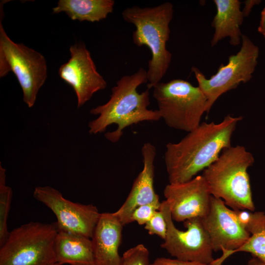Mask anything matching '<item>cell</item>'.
<instances>
[{
  "label": "cell",
  "mask_w": 265,
  "mask_h": 265,
  "mask_svg": "<svg viewBox=\"0 0 265 265\" xmlns=\"http://www.w3.org/2000/svg\"><path fill=\"white\" fill-rule=\"evenodd\" d=\"M54 265H60L59 263H56L55 264H54Z\"/></svg>",
  "instance_id": "83f0119b"
},
{
  "label": "cell",
  "mask_w": 265,
  "mask_h": 265,
  "mask_svg": "<svg viewBox=\"0 0 265 265\" xmlns=\"http://www.w3.org/2000/svg\"><path fill=\"white\" fill-rule=\"evenodd\" d=\"M259 0H246L244 2L245 6L242 11L244 17L248 16L253 6L260 2Z\"/></svg>",
  "instance_id": "d4e9b609"
},
{
  "label": "cell",
  "mask_w": 265,
  "mask_h": 265,
  "mask_svg": "<svg viewBox=\"0 0 265 265\" xmlns=\"http://www.w3.org/2000/svg\"><path fill=\"white\" fill-rule=\"evenodd\" d=\"M70 58L58 70L60 78L74 89L79 108L93 95L105 89L107 83L97 71L90 52L81 42L72 45Z\"/></svg>",
  "instance_id": "8fae6325"
},
{
  "label": "cell",
  "mask_w": 265,
  "mask_h": 265,
  "mask_svg": "<svg viewBox=\"0 0 265 265\" xmlns=\"http://www.w3.org/2000/svg\"><path fill=\"white\" fill-rule=\"evenodd\" d=\"M159 210L163 212L167 224L166 236L161 247L176 259L210 265L214 260L213 250L202 218L185 221L186 230L181 231L175 227L165 200L161 202Z\"/></svg>",
  "instance_id": "9c48e42d"
},
{
  "label": "cell",
  "mask_w": 265,
  "mask_h": 265,
  "mask_svg": "<svg viewBox=\"0 0 265 265\" xmlns=\"http://www.w3.org/2000/svg\"><path fill=\"white\" fill-rule=\"evenodd\" d=\"M149 252L143 244L126 251L121 256L120 265H150Z\"/></svg>",
  "instance_id": "44dd1931"
},
{
  "label": "cell",
  "mask_w": 265,
  "mask_h": 265,
  "mask_svg": "<svg viewBox=\"0 0 265 265\" xmlns=\"http://www.w3.org/2000/svg\"><path fill=\"white\" fill-rule=\"evenodd\" d=\"M143 168L135 179L131 190L120 208L113 212L123 226L131 223V217L137 207L160 202L154 188L155 147L150 142L145 143L142 148Z\"/></svg>",
  "instance_id": "5bb4252c"
},
{
  "label": "cell",
  "mask_w": 265,
  "mask_h": 265,
  "mask_svg": "<svg viewBox=\"0 0 265 265\" xmlns=\"http://www.w3.org/2000/svg\"><path fill=\"white\" fill-rule=\"evenodd\" d=\"M55 222H30L9 232L0 246V265H54L57 263Z\"/></svg>",
  "instance_id": "5b68a950"
},
{
  "label": "cell",
  "mask_w": 265,
  "mask_h": 265,
  "mask_svg": "<svg viewBox=\"0 0 265 265\" xmlns=\"http://www.w3.org/2000/svg\"><path fill=\"white\" fill-rule=\"evenodd\" d=\"M124 226L113 212H103L91 241L96 265H120L118 249Z\"/></svg>",
  "instance_id": "9a60e30c"
},
{
  "label": "cell",
  "mask_w": 265,
  "mask_h": 265,
  "mask_svg": "<svg viewBox=\"0 0 265 265\" xmlns=\"http://www.w3.org/2000/svg\"><path fill=\"white\" fill-rule=\"evenodd\" d=\"M161 118L171 128L189 132L201 124L207 99L198 86L181 79L159 82L153 87Z\"/></svg>",
  "instance_id": "8992f818"
},
{
  "label": "cell",
  "mask_w": 265,
  "mask_h": 265,
  "mask_svg": "<svg viewBox=\"0 0 265 265\" xmlns=\"http://www.w3.org/2000/svg\"><path fill=\"white\" fill-rule=\"evenodd\" d=\"M258 31L264 36L265 39V7L261 13V20L258 27Z\"/></svg>",
  "instance_id": "484cf974"
},
{
  "label": "cell",
  "mask_w": 265,
  "mask_h": 265,
  "mask_svg": "<svg viewBox=\"0 0 265 265\" xmlns=\"http://www.w3.org/2000/svg\"><path fill=\"white\" fill-rule=\"evenodd\" d=\"M173 12V6L170 2L154 7L133 6L122 12L124 20L135 27L132 35L134 44L138 47L145 46L151 51L152 56L147 71L148 89L160 82L171 61L172 54L166 45L170 37L169 24Z\"/></svg>",
  "instance_id": "3957f363"
},
{
  "label": "cell",
  "mask_w": 265,
  "mask_h": 265,
  "mask_svg": "<svg viewBox=\"0 0 265 265\" xmlns=\"http://www.w3.org/2000/svg\"><path fill=\"white\" fill-rule=\"evenodd\" d=\"M160 202L150 203L137 207L133 212L131 217V222L136 221L139 225H145L159 210Z\"/></svg>",
  "instance_id": "603a6c76"
},
{
  "label": "cell",
  "mask_w": 265,
  "mask_h": 265,
  "mask_svg": "<svg viewBox=\"0 0 265 265\" xmlns=\"http://www.w3.org/2000/svg\"><path fill=\"white\" fill-rule=\"evenodd\" d=\"M150 265H208L197 262L187 261L165 257L156 259Z\"/></svg>",
  "instance_id": "cb8c5ba5"
},
{
  "label": "cell",
  "mask_w": 265,
  "mask_h": 265,
  "mask_svg": "<svg viewBox=\"0 0 265 265\" xmlns=\"http://www.w3.org/2000/svg\"><path fill=\"white\" fill-rule=\"evenodd\" d=\"M33 195L54 213L58 231L91 238L101 213L95 206L72 202L50 186L36 187Z\"/></svg>",
  "instance_id": "30bf717a"
},
{
  "label": "cell",
  "mask_w": 265,
  "mask_h": 265,
  "mask_svg": "<svg viewBox=\"0 0 265 265\" xmlns=\"http://www.w3.org/2000/svg\"><path fill=\"white\" fill-rule=\"evenodd\" d=\"M5 169L0 164V246L9 234L7 228V218L12 197L11 188L6 184Z\"/></svg>",
  "instance_id": "ffe728a7"
},
{
  "label": "cell",
  "mask_w": 265,
  "mask_h": 265,
  "mask_svg": "<svg viewBox=\"0 0 265 265\" xmlns=\"http://www.w3.org/2000/svg\"><path fill=\"white\" fill-rule=\"evenodd\" d=\"M147 82V71L143 68L132 75L122 77L111 88L109 100L90 110L91 114L98 116L88 123L89 133H102L109 126L116 124V130L105 134L108 140L114 143L119 141L127 127L161 119L158 109L148 108L150 104V89L140 93L137 91L140 85Z\"/></svg>",
  "instance_id": "7a4b0ae2"
},
{
  "label": "cell",
  "mask_w": 265,
  "mask_h": 265,
  "mask_svg": "<svg viewBox=\"0 0 265 265\" xmlns=\"http://www.w3.org/2000/svg\"><path fill=\"white\" fill-rule=\"evenodd\" d=\"M245 228L250 234L246 241L233 251H222L220 257L214 259L210 265H222L225 260L234 253L246 252L265 262V212H250Z\"/></svg>",
  "instance_id": "d6986e66"
},
{
  "label": "cell",
  "mask_w": 265,
  "mask_h": 265,
  "mask_svg": "<svg viewBox=\"0 0 265 265\" xmlns=\"http://www.w3.org/2000/svg\"><path fill=\"white\" fill-rule=\"evenodd\" d=\"M213 251H233L242 246L250 234L239 221L236 210L212 195L209 211L202 218Z\"/></svg>",
  "instance_id": "7c38bea8"
},
{
  "label": "cell",
  "mask_w": 265,
  "mask_h": 265,
  "mask_svg": "<svg viewBox=\"0 0 265 265\" xmlns=\"http://www.w3.org/2000/svg\"><path fill=\"white\" fill-rule=\"evenodd\" d=\"M246 265H265V262L253 257L248 261Z\"/></svg>",
  "instance_id": "4316f807"
},
{
  "label": "cell",
  "mask_w": 265,
  "mask_h": 265,
  "mask_svg": "<svg viewBox=\"0 0 265 265\" xmlns=\"http://www.w3.org/2000/svg\"><path fill=\"white\" fill-rule=\"evenodd\" d=\"M55 254L60 265H96L91 239L83 236L58 231Z\"/></svg>",
  "instance_id": "e0dca14e"
},
{
  "label": "cell",
  "mask_w": 265,
  "mask_h": 265,
  "mask_svg": "<svg viewBox=\"0 0 265 265\" xmlns=\"http://www.w3.org/2000/svg\"><path fill=\"white\" fill-rule=\"evenodd\" d=\"M145 229L150 235H156L163 240L167 233V224L163 212L157 211L151 219L145 224Z\"/></svg>",
  "instance_id": "7402d4cb"
},
{
  "label": "cell",
  "mask_w": 265,
  "mask_h": 265,
  "mask_svg": "<svg viewBox=\"0 0 265 265\" xmlns=\"http://www.w3.org/2000/svg\"><path fill=\"white\" fill-rule=\"evenodd\" d=\"M259 53L258 47L247 36L242 34L239 52L230 56L227 64H221L216 73L210 79H207L196 67H192L198 86L207 100V114L221 95L235 89L240 83L250 80L257 64Z\"/></svg>",
  "instance_id": "ba28073f"
},
{
  "label": "cell",
  "mask_w": 265,
  "mask_h": 265,
  "mask_svg": "<svg viewBox=\"0 0 265 265\" xmlns=\"http://www.w3.org/2000/svg\"><path fill=\"white\" fill-rule=\"evenodd\" d=\"M242 116H226L218 123L203 122L177 143L166 145L164 161L170 184L187 182L231 146V138Z\"/></svg>",
  "instance_id": "6da1fadb"
},
{
  "label": "cell",
  "mask_w": 265,
  "mask_h": 265,
  "mask_svg": "<svg viewBox=\"0 0 265 265\" xmlns=\"http://www.w3.org/2000/svg\"><path fill=\"white\" fill-rule=\"evenodd\" d=\"M163 195L173 220L185 221L208 213L212 195L207 183L201 175L184 183L167 185Z\"/></svg>",
  "instance_id": "4fadbf2b"
},
{
  "label": "cell",
  "mask_w": 265,
  "mask_h": 265,
  "mask_svg": "<svg viewBox=\"0 0 265 265\" xmlns=\"http://www.w3.org/2000/svg\"><path fill=\"white\" fill-rule=\"evenodd\" d=\"M213 2L217 11L212 23L214 32L211 46H215L225 37H229L231 45L238 46L241 42L240 26L244 17L240 9L241 2L238 0H214Z\"/></svg>",
  "instance_id": "2e32d148"
},
{
  "label": "cell",
  "mask_w": 265,
  "mask_h": 265,
  "mask_svg": "<svg viewBox=\"0 0 265 265\" xmlns=\"http://www.w3.org/2000/svg\"><path fill=\"white\" fill-rule=\"evenodd\" d=\"M12 72L23 94V101L29 108L36 102L39 90L47 78L45 57L39 52L8 36L0 22V77Z\"/></svg>",
  "instance_id": "52a82bcc"
},
{
  "label": "cell",
  "mask_w": 265,
  "mask_h": 265,
  "mask_svg": "<svg viewBox=\"0 0 265 265\" xmlns=\"http://www.w3.org/2000/svg\"><path fill=\"white\" fill-rule=\"evenodd\" d=\"M254 159L243 146L224 149L217 159L203 170L211 195L236 211L254 212L248 168Z\"/></svg>",
  "instance_id": "277c9868"
},
{
  "label": "cell",
  "mask_w": 265,
  "mask_h": 265,
  "mask_svg": "<svg viewBox=\"0 0 265 265\" xmlns=\"http://www.w3.org/2000/svg\"><path fill=\"white\" fill-rule=\"evenodd\" d=\"M114 4L113 0H59L53 12H64L72 20L96 22L112 13Z\"/></svg>",
  "instance_id": "ac0fdd59"
}]
</instances>
